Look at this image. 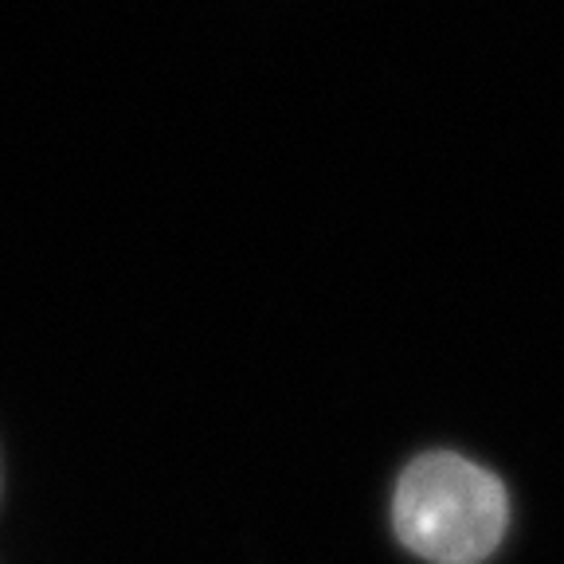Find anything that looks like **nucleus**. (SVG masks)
Listing matches in <instances>:
<instances>
[{"instance_id": "1", "label": "nucleus", "mask_w": 564, "mask_h": 564, "mask_svg": "<svg viewBox=\"0 0 564 564\" xmlns=\"http://www.w3.org/2000/svg\"><path fill=\"white\" fill-rule=\"evenodd\" d=\"M392 525L400 545L423 561L478 564L502 545L510 498L486 467L451 451H432L400 475Z\"/></svg>"}]
</instances>
